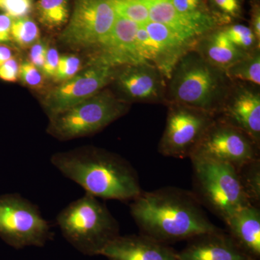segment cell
<instances>
[{"mask_svg": "<svg viewBox=\"0 0 260 260\" xmlns=\"http://www.w3.org/2000/svg\"><path fill=\"white\" fill-rule=\"evenodd\" d=\"M129 210L140 234L165 244L220 230L194 193L179 188L143 191L132 200Z\"/></svg>", "mask_w": 260, "mask_h": 260, "instance_id": "6da1fadb", "label": "cell"}, {"mask_svg": "<svg viewBox=\"0 0 260 260\" xmlns=\"http://www.w3.org/2000/svg\"><path fill=\"white\" fill-rule=\"evenodd\" d=\"M51 164L86 194L103 200L132 201L141 194L138 172L118 154L83 147L54 154Z\"/></svg>", "mask_w": 260, "mask_h": 260, "instance_id": "7a4b0ae2", "label": "cell"}, {"mask_svg": "<svg viewBox=\"0 0 260 260\" xmlns=\"http://www.w3.org/2000/svg\"><path fill=\"white\" fill-rule=\"evenodd\" d=\"M233 83L224 70L191 50L179 59L167 80V104H181L216 117Z\"/></svg>", "mask_w": 260, "mask_h": 260, "instance_id": "3957f363", "label": "cell"}, {"mask_svg": "<svg viewBox=\"0 0 260 260\" xmlns=\"http://www.w3.org/2000/svg\"><path fill=\"white\" fill-rule=\"evenodd\" d=\"M56 221L67 242L84 255H101L120 235L119 223L107 207L86 193L61 210Z\"/></svg>", "mask_w": 260, "mask_h": 260, "instance_id": "277c9868", "label": "cell"}, {"mask_svg": "<svg viewBox=\"0 0 260 260\" xmlns=\"http://www.w3.org/2000/svg\"><path fill=\"white\" fill-rule=\"evenodd\" d=\"M194 194L202 205L224 222L251 204L243 190L237 169L229 164L191 156Z\"/></svg>", "mask_w": 260, "mask_h": 260, "instance_id": "5b68a950", "label": "cell"}, {"mask_svg": "<svg viewBox=\"0 0 260 260\" xmlns=\"http://www.w3.org/2000/svg\"><path fill=\"white\" fill-rule=\"evenodd\" d=\"M110 90H104L65 112L50 118L48 132L61 140L89 136L99 133L129 110Z\"/></svg>", "mask_w": 260, "mask_h": 260, "instance_id": "8992f818", "label": "cell"}, {"mask_svg": "<svg viewBox=\"0 0 260 260\" xmlns=\"http://www.w3.org/2000/svg\"><path fill=\"white\" fill-rule=\"evenodd\" d=\"M52 237L37 205L18 193L0 196V237L17 249L42 247Z\"/></svg>", "mask_w": 260, "mask_h": 260, "instance_id": "52a82bcc", "label": "cell"}, {"mask_svg": "<svg viewBox=\"0 0 260 260\" xmlns=\"http://www.w3.org/2000/svg\"><path fill=\"white\" fill-rule=\"evenodd\" d=\"M116 18L112 0H74L61 41L75 49H95L109 37Z\"/></svg>", "mask_w": 260, "mask_h": 260, "instance_id": "ba28073f", "label": "cell"}, {"mask_svg": "<svg viewBox=\"0 0 260 260\" xmlns=\"http://www.w3.org/2000/svg\"><path fill=\"white\" fill-rule=\"evenodd\" d=\"M165 129L158 152L165 157L190 158L200 140L216 117L203 111L169 104Z\"/></svg>", "mask_w": 260, "mask_h": 260, "instance_id": "9c48e42d", "label": "cell"}, {"mask_svg": "<svg viewBox=\"0 0 260 260\" xmlns=\"http://www.w3.org/2000/svg\"><path fill=\"white\" fill-rule=\"evenodd\" d=\"M259 147L245 133L216 118L190 158L197 156L224 162L238 170L244 164L259 158Z\"/></svg>", "mask_w": 260, "mask_h": 260, "instance_id": "30bf717a", "label": "cell"}, {"mask_svg": "<svg viewBox=\"0 0 260 260\" xmlns=\"http://www.w3.org/2000/svg\"><path fill=\"white\" fill-rule=\"evenodd\" d=\"M119 68L90 61L88 68L47 94L44 105L50 118L71 109L105 89Z\"/></svg>", "mask_w": 260, "mask_h": 260, "instance_id": "8fae6325", "label": "cell"}, {"mask_svg": "<svg viewBox=\"0 0 260 260\" xmlns=\"http://www.w3.org/2000/svg\"><path fill=\"white\" fill-rule=\"evenodd\" d=\"M119 69L114 80L124 102L167 104V80L155 65L142 61Z\"/></svg>", "mask_w": 260, "mask_h": 260, "instance_id": "7c38bea8", "label": "cell"}, {"mask_svg": "<svg viewBox=\"0 0 260 260\" xmlns=\"http://www.w3.org/2000/svg\"><path fill=\"white\" fill-rule=\"evenodd\" d=\"M258 86L236 82L217 119L245 133L260 146V93Z\"/></svg>", "mask_w": 260, "mask_h": 260, "instance_id": "4fadbf2b", "label": "cell"}, {"mask_svg": "<svg viewBox=\"0 0 260 260\" xmlns=\"http://www.w3.org/2000/svg\"><path fill=\"white\" fill-rule=\"evenodd\" d=\"M139 26V24L117 15L109 37L94 49L91 61L116 68L140 62L135 49Z\"/></svg>", "mask_w": 260, "mask_h": 260, "instance_id": "5bb4252c", "label": "cell"}, {"mask_svg": "<svg viewBox=\"0 0 260 260\" xmlns=\"http://www.w3.org/2000/svg\"><path fill=\"white\" fill-rule=\"evenodd\" d=\"M178 260H255L222 229L197 236L177 252Z\"/></svg>", "mask_w": 260, "mask_h": 260, "instance_id": "9a60e30c", "label": "cell"}, {"mask_svg": "<svg viewBox=\"0 0 260 260\" xmlns=\"http://www.w3.org/2000/svg\"><path fill=\"white\" fill-rule=\"evenodd\" d=\"M101 256L108 260H178L168 244L140 234L121 236L109 243Z\"/></svg>", "mask_w": 260, "mask_h": 260, "instance_id": "2e32d148", "label": "cell"}, {"mask_svg": "<svg viewBox=\"0 0 260 260\" xmlns=\"http://www.w3.org/2000/svg\"><path fill=\"white\" fill-rule=\"evenodd\" d=\"M231 237L248 255L260 260V210L249 204L236 212L227 220Z\"/></svg>", "mask_w": 260, "mask_h": 260, "instance_id": "e0dca14e", "label": "cell"}, {"mask_svg": "<svg viewBox=\"0 0 260 260\" xmlns=\"http://www.w3.org/2000/svg\"><path fill=\"white\" fill-rule=\"evenodd\" d=\"M193 50L207 62L224 71L249 54L237 49L220 27L200 37L195 43Z\"/></svg>", "mask_w": 260, "mask_h": 260, "instance_id": "ac0fdd59", "label": "cell"}, {"mask_svg": "<svg viewBox=\"0 0 260 260\" xmlns=\"http://www.w3.org/2000/svg\"><path fill=\"white\" fill-rule=\"evenodd\" d=\"M150 20L166 25L181 39L194 44L200 37L210 32L179 13L170 0H152Z\"/></svg>", "mask_w": 260, "mask_h": 260, "instance_id": "d6986e66", "label": "cell"}, {"mask_svg": "<svg viewBox=\"0 0 260 260\" xmlns=\"http://www.w3.org/2000/svg\"><path fill=\"white\" fill-rule=\"evenodd\" d=\"M143 25L150 37L158 44L172 73L179 59L194 49V43L181 39L175 32L161 23L150 20Z\"/></svg>", "mask_w": 260, "mask_h": 260, "instance_id": "ffe728a7", "label": "cell"}, {"mask_svg": "<svg viewBox=\"0 0 260 260\" xmlns=\"http://www.w3.org/2000/svg\"><path fill=\"white\" fill-rule=\"evenodd\" d=\"M225 75L233 83L260 85V49L249 53L241 60L234 63L225 70Z\"/></svg>", "mask_w": 260, "mask_h": 260, "instance_id": "44dd1931", "label": "cell"}, {"mask_svg": "<svg viewBox=\"0 0 260 260\" xmlns=\"http://www.w3.org/2000/svg\"><path fill=\"white\" fill-rule=\"evenodd\" d=\"M37 13L39 21L46 28H61L69 20V0H38Z\"/></svg>", "mask_w": 260, "mask_h": 260, "instance_id": "7402d4cb", "label": "cell"}, {"mask_svg": "<svg viewBox=\"0 0 260 260\" xmlns=\"http://www.w3.org/2000/svg\"><path fill=\"white\" fill-rule=\"evenodd\" d=\"M244 3V0H207L210 14L220 27L242 20Z\"/></svg>", "mask_w": 260, "mask_h": 260, "instance_id": "603a6c76", "label": "cell"}, {"mask_svg": "<svg viewBox=\"0 0 260 260\" xmlns=\"http://www.w3.org/2000/svg\"><path fill=\"white\" fill-rule=\"evenodd\" d=\"M239 180L246 198L251 205L259 207L260 203V159L244 164L237 170Z\"/></svg>", "mask_w": 260, "mask_h": 260, "instance_id": "cb8c5ba5", "label": "cell"}, {"mask_svg": "<svg viewBox=\"0 0 260 260\" xmlns=\"http://www.w3.org/2000/svg\"><path fill=\"white\" fill-rule=\"evenodd\" d=\"M116 13L139 25L150 21L152 0H112Z\"/></svg>", "mask_w": 260, "mask_h": 260, "instance_id": "d4e9b609", "label": "cell"}, {"mask_svg": "<svg viewBox=\"0 0 260 260\" xmlns=\"http://www.w3.org/2000/svg\"><path fill=\"white\" fill-rule=\"evenodd\" d=\"M220 28L230 42L239 50L250 53L259 48L260 42L249 26L235 23L220 26Z\"/></svg>", "mask_w": 260, "mask_h": 260, "instance_id": "484cf974", "label": "cell"}, {"mask_svg": "<svg viewBox=\"0 0 260 260\" xmlns=\"http://www.w3.org/2000/svg\"><path fill=\"white\" fill-rule=\"evenodd\" d=\"M40 37V31L36 22L28 16L13 19L11 39L20 47L34 45Z\"/></svg>", "mask_w": 260, "mask_h": 260, "instance_id": "4316f807", "label": "cell"}, {"mask_svg": "<svg viewBox=\"0 0 260 260\" xmlns=\"http://www.w3.org/2000/svg\"><path fill=\"white\" fill-rule=\"evenodd\" d=\"M80 68H81V61L78 56L75 55L59 56L54 78L58 81H66L78 74Z\"/></svg>", "mask_w": 260, "mask_h": 260, "instance_id": "83f0119b", "label": "cell"}, {"mask_svg": "<svg viewBox=\"0 0 260 260\" xmlns=\"http://www.w3.org/2000/svg\"><path fill=\"white\" fill-rule=\"evenodd\" d=\"M32 6V0H0V10L13 19L28 16Z\"/></svg>", "mask_w": 260, "mask_h": 260, "instance_id": "f1b7e54d", "label": "cell"}, {"mask_svg": "<svg viewBox=\"0 0 260 260\" xmlns=\"http://www.w3.org/2000/svg\"><path fill=\"white\" fill-rule=\"evenodd\" d=\"M19 77L23 83L30 88H42L44 80L39 68L29 61H25L20 65Z\"/></svg>", "mask_w": 260, "mask_h": 260, "instance_id": "f546056e", "label": "cell"}, {"mask_svg": "<svg viewBox=\"0 0 260 260\" xmlns=\"http://www.w3.org/2000/svg\"><path fill=\"white\" fill-rule=\"evenodd\" d=\"M20 64L15 58H11L0 65V79L7 82H15L18 80Z\"/></svg>", "mask_w": 260, "mask_h": 260, "instance_id": "4dcf8cb0", "label": "cell"}, {"mask_svg": "<svg viewBox=\"0 0 260 260\" xmlns=\"http://www.w3.org/2000/svg\"><path fill=\"white\" fill-rule=\"evenodd\" d=\"M59 59V53L55 48L47 49L45 59L42 68L43 73L45 76L48 78H54Z\"/></svg>", "mask_w": 260, "mask_h": 260, "instance_id": "1f68e13d", "label": "cell"}, {"mask_svg": "<svg viewBox=\"0 0 260 260\" xmlns=\"http://www.w3.org/2000/svg\"><path fill=\"white\" fill-rule=\"evenodd\" d=\"M47 48L42 42H36L30 48L29 52V61L39 69H42L45 59Z\"/></svg>", "mask_w": 260, "mask_h": 260, "instance_id": "d6a6232c", "label": "cell"}, {"mask_svg": "<svg viewBox=\"0 0 260 260\" xmlns=\"http://www.w3.org/2000/svg\"><path fill=\"white\" fill-rule=\"evenodd\" d=\"M13 18L10 15L0 14V44L9 42L11 39V27Z\"/></svg>", "mask_w": 260, "mask_h": 260, "instance_id": "836d02e7", "label": "cell"}, {"mask_svg": "<svg viewBox=\"0 0 260 260\" xmlns=\"http://www.w3.org/2000/svg\"><path fill=\"white\" fill-rule=\"evenodd\" d=\"M256 39L260 42V5L259 2H251L250 25Z\"/></svg>", "mask_w": 260, "mask_h": 260, "instance_id": "e575fe53", "label": "cell"}, {"mask_svg": "<svg viewBox=\"0 0 260 260\" xmlns=\"http://www.w3.org/2000/svg\"><path fill=\"white\" fill-rule=\"evenodd\" d=\"M13 58V51L8 46L0 44V65Z\"/></svg>", "mask_w": 260, "mask_h": 260, "instance_id": "d590c367", "label": "cell"}, {"mask_svg": "<svg viewBox=\"0 0 260 260\" xmlns=\"http://www.w3.org/2000/svg\"><path fill=\"white\" fill-rule=\"evenodd\" d=\"M251 2H259V0H251Z\"/></svg>", "mask_w": 260, "mask_h": 260, "instance_id": "8d00e7d4", "label": "cell"}]
</instances>
